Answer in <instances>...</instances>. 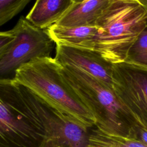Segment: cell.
Returning <instances> with one entry per match:
<instances>
[{"label":"cell","instance_id":"30bf717a","mask_svg":"<svg viewBox=\"0 0 147 147\" xmlns=\"http://www.w3.org/2000/svg\"><path fill=\"white\" fill-rule=\"evenodd\" d=\"M72 4V0H36L25 18L39 28L48 29L55 24Z\"/></svg>","mask_w":147,"mask_h":147},{"label":"cell","instance_id":"ac0fdd59","mask_svg":"<svg viewBox=\"0 0 147 147\" xmlns=\"http://www.w3.org/2000/svg\"><path fill=\"white\" fill-rule=\"evenodd\" d=\"M85 1H87V0H72L73 3H78L84 2Z\"/></svg>","mask_w":147,"mask_h":147},{"label":"cell","instance_id":"7a4b0ae2","mask_svg":"<svg viewBox=\"0 0 147 147\" xmlns=\"http://www.w3.org/2000/svg\"><path fill=\"white\" fill-rule=\"evenodd\" d=\"M14 80L32 92L59 117L85 131L96 125L95 118L68 82L61 65L55 58H37L24 64Z\"/></svg>","mask_w":147,"mask_h":147},{"label":"cell","instance_id":"e0dca14e","mask_svg":"<svg viewBox=\"0 0 147 147\" xmlns=\"http://www.w3.org/2000/svg\"><path fill=\"white\" fill-rule=\"evenodd\" d=\"M138 1L146 8L147 10V0H138Z\"/></svg>","mask_w":147,"mask_h":147},{"label":"cell","instance_id":"6da1fadb","mask_svg":"<svg viewBox=\"0 0 147 147\" xmlns=\"http://www.w3.org/2000/svg\"><path fill=\"white\" fill-rule=\"evenodd\" d=\"M52 117L27 88L0 79V147H48L56 139Z\"/></svg>","mask_w":147,"mask_h":147},{"label":"cell","instance_id":"5bb4252c","mask_svg":"<svg viewBox=\"0 0 147 147\" xmlns=\"http://www.w3.org/2000/svg\"><path fill=\"white\" fill-rule=\"evenodd\" d=\"M127 135L136 138L147 146V129L135 121L130 123Z\"/></svg>","mask_w":147,"mask_h":147},{"label":"cell","instance_id":"9a60e30c","mask_svg":"<svg viewBox=\"0 0 147 147\" xmlns=\"http://www.w3.org/2000/svg\"><path fill=\"white\" fill-rule=\"evenodd\" d=\"M14 38L15 35L11 29L8 31H0V60L5 55Z\"/></svg>","mask_w":147,"mask_h":147},{"label":"cell","instance_id":"3957f363","mask_svg":"<svg viewBox=\"0 0 147 147\" xmlns=\"http://www.w3.org/2000/svg\"><path fill=\"white\" fill-rule=\"evenodd\" d=\"M95 25L99 31L93 51L111 64L122 63L147 27V10L138 0H109Z\"/></svg>","mask_w":147,"mask_h":147},{"label":"cell","instance_id":"277c9868","mask_svg":"<svg viewBox=\"0 0 147 147\" xmlns=\"http://www.w3.org/2000/svg\"><path fill=\"white\" fill-rule=\"evenodd\" d=\"M61 66L65 79L95 118V126L110 133L127 135L134 120L113 89L77 68Z\"/></svg>","mask_w":147,"mask_h":147},{"label":"cell","instance_id":"7c38bea8","mask_svg":"<svg viewBox=\"0 0 147 147\" xmlns=\"http://www.w3.org/2000/svg\"><path fill=\"white\" fill-rule=\"evenodd\" d=\"M124 63L147 71V27L130 47Z\"/></svg>","mask_w":147,"mask_h":147},{"label":"cell","instance_id":"9c48e42d","mask_svg":"<svg viewBox=\"0 0 147 147\" xmlns=\"http://www.w3.org/2000/svg\"><path fill=\"white\" fill-rule=\"evenodd\" d=\"M108 2L109 0H87L73 3L55 25L66 27L94 26Z\"/></svg>","mask_w":147,"mask_h":147},{"label":"cell","instance_id":"52a82bcc","mask_svg":"<svg viewBox=\"0 0 147 147\" xmlns=\"http://www.w3.org/2000/svg\"><path fill=\"white\" fill-rule=\"evenodd\" d=\"M55 59L61 65L77 68L113 88V64L103 59L98 52L56 44Z\"/></svg>","mask_w":147,"mask_h":147},{"label":"cell","instance_id":"5b68a950","mask_svg":"<svg viewBox=\"0 0 147 147\" xmlns=\"http://www.w3.org/2000/svg\"><path fill=\"white\" fill-rule=\"evenodd\" d=\"M15 38L0 60V79H14L17 71L33 59L49 57L56 43L47 29H41L21 17L11 29Z\"/></svg>","mask_w":147,"mask_h":147},{"label":"cell","instance_id":"ba28073f","mask_svg":"<svg viewBox=\"0 0 147 147\" xmlns=\"http://www.w3.org/2000/svg\"><path fill=\"white\" fill-rule=\"evenodd\" d=\"M47 30L56 44L93 51L99 28L95 25L66 27L54 24Z\"/></svg>","mask_w":147,"mask_h":147},{"label":"cell","instance_id":"4fadbf2b","mask_svg":"<svg viewBox=\"0 0 147 147\" xmlns=\"http://www.w3.org/2000/svg\"><path fill=\"white\" fill-rule=\"evenodd\" d=\"M32 0H0V27L20 13Z\"/></svg>","mask_w":147,"mask_h":147},{"label":"cell","instance_id":"8fae6325","mask_svg":"<svg viewBox=\"0 0 147 147\" xmlns=\"http://www.w3.org/2000/svg\"><path fill=\"white\" fill-rule=\"evenodd\" d=\"M86 147H147L127 135L108 132L98 126L87 138Z\"/></svg>","mask_w":147,"mask_h":147},{"label":"cell","instance_id":"2e32d148","mask_svg":"<svg viewBox=\"0 0 147 147\" xmlns=\"http://www.w3.org/2000/svg\"><path fill=\"white\" fill-rule=\"evenodd\" d=\"M50 147H69L68 146L65 145H62V144H52L50 146Z\"/></svg>","mask_w":147,"mask_h":147},{"label":"cell","instance_id":"8992f818","mask_svg":"<svg viewBox=\"0 0 147 147\" xmlns=\"http://www.w3.org/2000/svg\"><path fill=\"white\" fill-rule=\"evenodd\" d=\"M113 91L133 120L147 129V71L113 64Z\"/></svg>","mask_w":147,"mask_h":147}]
</instances>
